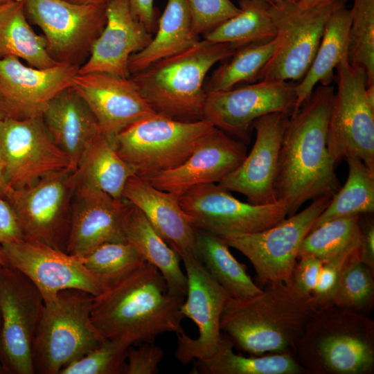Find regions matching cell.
Instances as JSON below:
<instances>
[{
  "mask_svg": "<svg viewBox=\"0 0 374 374\" xmlns=\"http://www.w3.org/2000/svg\"><path fill=\"white\" fill-rule=\"evenodd\" d=\"M93 299L88 292L69 289L44 303L33 350L35 373L59 374L106 340L91 322Z\"/></svg>",
  "mask_w": 374,
  "mask_h": 374,
  "instance_id": "obj_6",
  "label": "cell"
},
{
  "mask_svg": "<svg viewBox=\"0 0 374 374\" xmlns=\"http://www.w3.org/2000/svg\"><path fill=\"white\" fill-rule=\"evenodd\" d=\"M332 303L368 315L374 305V269L360 257L350 260L341 275Z\"/></svg>",
  "mask_w": 374,
  "mask_h": 374,
  "instance_id": "obj_39",
  "label": "cell"
},
{
  "mask_svg": "<svg viewBox=\"0 0 374 374\" xmlns=\"http://www.w3.org/2000/svg\"><path fill=\"white\" fill-rule=\"evenodd\" d=\"M195 235L200 261L231 298L244 299L262 291L247 273L245 265L232 255L222 238L197 229Z\"/></svg>",
  "mask_w": 374,
  "mask_h": 374,
  "instance_id": "obj_32",
  "label": "cell"
},
{
  "mask_svg": "<svg viewBox=\"0 0 374 374\" xmlns=\"http://www.w3.org/2000/svg\"><path fill=\"white\" fill-rule=\"evenodd\" d=\"M0 374H5V371L1 364V360H0Z\"/></svg>",
  "mask_w": 374,
  "mask_h": 374,
  "instance_id": "obj_54",
  "label": "cell"
},
{
  "mask_svg": "<svg viewBox=\"0 0 374 374\" xmlns=\"http://www.w3.org/2000/svg\"><path fill=\"white\" fill-rule=\"evenodd\" d=\"M131 346L126 340L106 339L98 348L66 366L59 374H125Z\"/></svg>",
  "mask_w": 374,
  "mask_h": 374,
  "instance_id": "obj_41",
  "label": "cell"
},
{
  "mask_svg": "<svg viewBox=\"0 0 374 374\" xmlns=\"http://www.w3.org/2000/svg\"><path fill=\"white\" fill-rule=\"evenodd\" d=\"M22 1L29 22L42 30L50 56L60 64L82 65L105 26L107 3Z\"/></svg>",
  "mask_w": 374,
  "mask_h": 374,
  "instance_id": "obj_12",
  "label": "cell"
},
{
  "mask_svg": "<svg viewBox=\"0 0 374 374\" xmlns=\"http://www.w3.org/2000/svg\"><path fill=\"white\" fill-rule=\"evenodd\" d=\"M179 202L195 229L219 237L261 231L288 216L282 201L262 205L243 202L217 184L195 186L181 195Z\"/></svg>",
  "mask_w": 374,
  "mask_h": 374,
  "instance_id": "obj_14",
  "label": "cell"
},
{
  "mask_svg": "<svg viewBox=\"0 0 374 374\" xmlns=\"http://www.w3.org/2000/svg\"><path fill=\"white\" fill-rule=\"evenodd\" d=\"M271 4L279 3H297L298 0H268Z\"/></svg>",
  "mask_w": 374,
  "mask_h": 374,
  "instance_id": "obj_53",
  "label": "cell"
},
{
  "mask_svg": "<svg viewBox=\"0 0 374 374\" xmlns=\"http://www.w3.org/2000/svg\"><path fill=\"white\" fill-rule=\"evenodd\" d=\"M2 251L8 264L26 275L41 293L44 303L64 290H82L96 296L112 283L89 270L82 258L31 240L7 243Z\"/></svg>",
  "mask_w": 374,
  "mask_h": 374,
  "instance_id": "obj_17",
  "label": "cell"
},
{
  "mask_svg": "<svg viewBox=\"0 0 374 374\" xmlns=\"http://www.w3.org/2000/svg\"><path fill=\"white\" fill-rule=\"evenodd\" d=\"M348 62L362 67L374 85V0H354L350 9Z\"/></svg>",
  "mask_w": 374,
  "mask_h": 374,
  "instance_id": "obj_38",
  "label": "cell"
},
{
  "mask_svg": "<svg viewBox=\"0 0 374 374\" xmlns=\"http://www.w3.org/2000/svg\"><path fill=\"white\" fill-rule=\"evenodd\" d=\"M71 87L94 114L100 133L110 140L115 141L123 130L155 114L130 78L105 73H77Z\"/></svg>",
  "mask_w": 374,
  "mask_h": 374,
  "instance_id": "obj_21",
  "label": "cell"
},
{
  "mask_svg": "<svg viewBox=\"0 0 374 374\" xmlns=\"http://www.w3.org/2000/svg\"><path fill=\"white\" fill-rule=\"evenodd\" d=\"M316 309L311 296L301 292L292 278L268 284L250 298L229 297L222 313L220 329L233 346L246 353L294 356Z\"/></svg>",
  "mask_w": 374,
  "mask_h": 374,
  "instance_id": "obj_3",
  "label": "cell"
},
{
  "mask_svg": "<svg viewBox=\"0 0 374 374\" xmlns=\"http://www.w3.org/2000/svg\"><path fill=\"white\" fill-rule=\"evenodd\" d=\"M175 251L184 263L187 277L186 299L180 310L184 318L194 321L199 332L196 339L185 332L177 335L175 356L186 365L195 360H206L217 351L222 337V313L231 296L208 272L199 259L186 251Z\"/></svg>",
  "mask_w": 374,
  "mask_h": 374,
  "instance_id": "obj_18",
  "label": "cell"
},
{
  "mask_svg": "<svg viewBox=\"0 0 374 374\" xmlns=\"http://www.w3.org/2000/svg\"><path fill=\"white\" fill-rule=\"evenodd\" d=\"M133 15L139 19L151 33H155L159 15L154 6V0H128Z\"/></svg>",
  "mask_w": 374,
  "mask_h": 374,
  "instance_id": "obj_48",
  "label": "cell"
},
{
  "mask_svg": "<svg viewBox=\"0 0 374 374\" xmlns=\"http://www.w3.org/2000/svg\"><path fill=\"white\" fill-rule=\"evenodd\" d=\"M296 84L293 81L263 80L206 93L203 118L245 143L257 118L275 112L292 115Z\"/></svg>",
  "mask_w": 374,
  "mask_h": 374,
  "instance_id": "obj_16",
  "label": "cell"
},
{
  "mask_svg": "<svg viewBox=\"0 0 374 374\" xmlns=\"http://www.w3.org/2000/svg\"><path fill=\"white\" fill-rule=\"evenodd\" d=\"M12 190L6 184L0 166V195L6 197Z\"/></svg>",
  "mask_w": 374,
  "mask_h": 374,
  "instance_id": "obj_51",
  "label": "cell"
},
{
  "mask_svg": "<svg viewBox=\"0 0 374 374\" xmlns=\"http://www.w3.org/2000/svg\"><path fill=\"white\" fill-rule=\"evenodd\" d=\"M356 257L361 258V244L323 261L317 284L310 294L316 308L332 304L341 275L347 264Z\"/></svg>",
  "mask_w": 374,
  "mask_h": 374,
  "instance_id": "obj_43",
  "label": "cell"
},
{
  "mask_svg": "<svg viewBox=\"0 0 374 374\" xmlns=\"http://www.w3.org/2000/svg\"><path fill=\"white\" fill-rule=\"evenodd\" d=\"M233 344L222 333L217 351L206 360H195L193 371L202 374H304L290 354L244 357L233 352ZM191 372V373H193Z\"/></svg>",
  "mask_w": 374,
  "mask_h": 374,
  "instance_id": "obj_33",
  "label": "cell"
},
{
  "mask_svg": "<svg viewBox=\"0 0 374 374\" xmlns=\"http://www.w3.org/2000/svg\"><path fill=\"white\" fill-rule=\"evenodd\" d=\"M8 117H10L9 111L3 95L0 89V121Z\"/></svg>",
  "mask_w": 374,
  "mask_h": 374,
  "instance_id": "obj_50",
  "label": "cell"
},
{
  "mask_svg": "<svg viewBox=\"0 0 374 374\" xmlns=\"http://www.w3.org/2000/svg\"><path fill=\"white\" fill-rule=\"evenodd\" d=\"M123 231L126 242L145 261L158 269L169 292L186 296L187 277L181 268L180 257L155 231L141 211L132 204L124 218Z\"/></svg>",
  "mask_w": 374,
  "mask_h": 374,
  "instance_id": "obj_28",
  "label": "cell"
},
{
  "mask_svg": "<svg viewBox=\"0 0 374 374\" xmlns=\"http://www.w3.org/2000/svg\"><path fill=\"white\" fill-rule=\"evenodd\" d=\"M130 205L123 198L77 186L71 202L66 253L82 258L104 243L126 242L123 222Z\"/></svg>",
  "mask_w": 374,
  "mask_h": 374,
  "instance_id": "obj_23",
  "label": "cell"
},
{
  "mask_svg": "<svg viewBox=\"0 0 374 374\" xmlns=\"http://www.w3.org/2000/svg\"><path fill=\"white\" fill-rule=\"evenodd\" d=\"M67 1L79 4H102L107 3L110 0H66Z\"/></svg>",
  "mask_w": 374,
  "mask_h": 374,
  "instance_id": "obj_52",
  "label": "cell"
},
{
  "mask_svg": "<svg viewBox=\"0 0 374 374\" xmlns=\"http://www.w3.org/2000/svg\"><path fill=\"white\" fill-rule=\"evenodd\" d=\"M247 154L244 142L214 126L200 138L181 164L144 179L179 197L195 186L219 183L241 164Z\"/></svg>",
  "mask_w": 374,
  "mask_h": 374,
  "instance_id": "obj_20",
  "label": "cell"
},
{
  "mask_svg": "<svg viewBox=\"0 0 374 374\" xmlns=\"http://www.w3.org/2000/svg\"><path fill=\"white\" fill-rule=\"evenodd\" d=\"M184 299L170 294L160 271L146 261L94 296L91 319L105 339L152 344L161 334L184 332Z\"/></svg>",
  "mask_w": 374,
  "mask_h": 374,
  "instance_id": "obj_2",
  "label": "cell"
},
{
  "mask_svg": "<svg viewBox=\"0 0 374 374\" xmlns=\"http://www.w3.org/2000/svg\"><path fill=\"white\" fill-rule=\"evenodd\" d=\"M348 0L302 8L296 3L271 4L276 30L274 51L258 80L300 81L308 71L330 14Z\"/></svg>",
  "mask_w": 374,
  "mask_h": 374,
  "instance_id": "obj_8",
  "label": "cell"
},
{
  "mask_svg": "<svg viewBox=\"0 0 374 374\" xmlns=\"http://www.w3.org/2000/svg\"><path fill=\"white\" fill-rule=\"evenodd\" d=\"M323 263V260L312 255L298 257L292 278L301 292L310 296L317 284Z\"/></svg>",
  "mask_w": 374,
  "mask_h": 374,
  "instance_id": "obj_45",
  "label": "cell"
},
{
  "mask_svg": "<svg viewBox=\"0 0 374 374\" xmlns=\"http://www.w3.org/2000/svg\"><path fill=\"white\" fill-rule=\"evenodd\" d=\"M344 160L348 168L346 183L332 197L310 231L333 219L374 212V170L358 158Z\"/></svg>",
  "mask_w": 374,
  "mask_h": 374,
  "instance_id": "obj_34",
  "label": "cell"
},
{
  "mask_svg": "<svg viewBox=\"0 0 374 374\" xmlns=\"http://www.w3.org/2000/svg\"><path fill=\"white\" fill-rule=\"evenodd\" d=\"M44 305L26 275L0 265V360L5 373L35 374L33 350Z\"/></svg>",
  "mask_w": 374,
  "mask_h": 374,
  "instance_id": "obj_11",
  "label": "cell"
},
{
  "mask_svg": "<svg viewBox=\"0 0 374 374\" xmlns=\"http://www.w3.org/2000/svg\"><path fill=\"white\" fill-rule=\"evenodd\" d=\"M335 70L337 90L328 123V151L336 166L352 157L374 170V107L366 97V72L348 61L338 64Z\"/></svg>",
  "mask_w": 374,
  "mask_h": 374,
  "instance_id": "obj_9",
  "label": "cell"
},
{
  "mask_svg": "<svg viewBox=\"0 0 374 374\" xmlns=\"http://www.w3.org/2000/svg\"><path fill=\"white\" fill-rule=\"evenodd\" d=\"M294 357L308 374H371L374 321L368 315L329 304L317 308Z\"/></svg>",
  "mask_w": 374,
  "mask_h": 374,
  "instance_id": "obj_5",
  "label": "cell"
},
{
  "mask_svg": "<svg viewBox=\"0 0 374 374\" xmlns=\"http://www.w3.org/2000/svg\"><path fill=\"white\" fill-rule=\"evenodd\" d=\"M267 1H268L269 3V1L268 0H266Z\"/></svg>",
  "mask_w": 374,
  "mask_h": 374,
  "instance_id": "obj_57",
  "label": "cell"
},
{
  "mask_svg": "<svg viewBox=\"0 0 374 374\" xmlns=\"http://www.w3.org/2000/svg\"><path fill=\"white\" fill-rule=\"evenodd\" d=\"M213 127L204 118L183 121L155 113L118 134L115 148L135 176L148 179L181 164Z\"/></svg>",
  "mask_w": 374,
  "mask_h": 374,
  "instance_id": "obj_7",
  "label": "cell"
},
{
  "mask_svg": "<svg viewBox=\"0 0 374 374\" xmlns=\"http://www.w3.org/2000/svg\"><path fill=\"white\" fill-rule=\"evenodd\" d=\"M334 94L331 84L318 86L290 117L274 183L276 199L287 205L288 216L306 202L333 196L341 188L327 146Z\"/></svg>",
  "mask_w": 374,
  "mask_h": 374,
  "instance_id": "obj_1",
  "label": "cell"
},
{
  "mask_svg": "<svg viewBox=\"0 0 374 374\" xmlns=\"http://www.w3.org/2000/svg\"><path fill=\"white\" fill-rule=\"evenodd\" d=\"M238 3L240 12L203 35V39L215 43H229L238 48L276 37L270 3L266 0H238Z\"/></svg>",
  "mask_w": 374,
  "mask_h": 374,
  "instance_id": "obj_35",
  "label": "cell"
},
{
  "mask_svg": "<svg viewBox=\"0 0 374 374\" xmlns=\"http://www.w3.org/2000/svg\"><path fill=\"white\" fill-rule=\"evenodd\" d=\"M1 307H0V328H1Z\"/></svg>",
  "mask_w": 374,
  "mask_h": 374,
  "instance_id": "obj_56",
  "label": "cell"
},
{
  "mask_svg": "<svg viewBox=\"0 0 374 374\" xmlns=\"http://www.w3.org/2000/svg\"><path fill=\"white\" fill-rule=\"evenodd\" d=\"M106 24L78 73H105L129 78L130 57L143 50L153 35L132 13L128 0H110Z\"/></svg>",
  "mask_w": 374,
  "mask_h": 374,
  "instance_id": "obj_24",
  "label": "cell"
},
{
  "mask_svg": "<svg viewBox=\"0 0 374 374\" xmlns=\"http://www.w3.org/2000/svg\"><path fill=\"white\" fill-rule=\"evenodd\" d=\"M361 230V260L374 269L373 213L359 215Z\"/></svg>",
  "mask_w": 374,
  "mask_h": 374,
  "instance_id": "obj_47",
  "label": "cell"
},
{
  "mask_svg": "<svg viewBox=\"0 0 374 374\" xmlns=\"http://www.w3.org/2000/svg\"><path fill=\"white\" fill-rule=\"evenodd\" d=\"M75 171L51 172L30 186L12 189L5 197L16 214L24 239L36 240L66 252Z\"/></svg>",
  "mask_w": 374,
  "mask_h": 374,
  "instance_id": "obj_13",
  "label": "cell"
},
{
  "mask_svg": "<svg viewBox=\"0 0 374 374\" xmlns=\"http://www.w3.org/2000/svg\"><path fill=\"white\" fill-rule=\"evenodd\" d=\"M82 261L89 270L107 278L111 283L146 262L127 242L104 243L82 258Z\"/></svg>",
  "mask_w": 374,
  "mask_h": 374,
  "instance_id": "obj_40",
  "label": "cell"
},
{
  "mask_svg": "<svg viewBox=\"0 0 374 374\" xmlns=\"http://www.w3.org/2000/svg\"><path fill=\"white\" fill-rule=\"evenodd\" d=\"M236 49L229 43L200 39L129 78L155 113L183 121L203 119L206 74Z\"/></svg>",
  "mask_w": 374,
  "mask_h": 374,
  "instance_id": "obj_4",
  "label": "cell"
},
{
  "mask_svg": "<svg viewBox=\"0 0 374 374\" xmlns=\"http://www.w3.org/2000/svg\"><path fill=\"white\" fill-rule=\"evenodd\" d=\"M0 166L12 189L30 186L51 172L71 169L69 158L53 141L42 117L0 121Z\"/></svg>",
  "mask_w": 374,
  "mask_h": 374,
  "instance_id": "obj_15",
  "label": "cell"
},
{
  "mask_svg": "<svg viewBox=\"0 0 374 374\" xmlns=\"http://www.w3.org/2000/svg\"><path fill=\"white\" fill-rule=\"evenodd\" d=\"M333 0H298L296 4L302 8H311L329 3Z\"/></svg>",
  "mask_w": 374,
  "mask_h": 374,
  "instance_id": "obj_49",
  "label": "cell"
},
{
  "mask_svg": "<svg viewBox=\"0 0 374 374\" xmlns=\"http://www.w3.org/2000/svg\"><path fill=\"white\" fill-rule=\"evenodd\" d=\"M75 172L77 186L100 190L116 199L123 198L127 181L135 176L118 154L115 141L100 133L90 145Z\"/></svg>",
  "mask_w": 374,
  "mask_h": 374,
  "instance_id": "obj_31",
  "label": "cell"
},
{
  "mask_svg": "<svg viewBox=\"0 0 374 374\" xmlns=\"http://www.w3.org/2000/svg\"><path fill=\"white\" fill-rule=\"evenodd\" d=\"M360 244L359 215L339 217L310 231L301 242L298 257L312 255L325 261Z\"/></svg>",
  "mask_w": 374,
  "mask_h": 374,
  "instance_id": "obj_37",
  "label": "cell"
},
{
  "mask_svg": "<svg viewBox=\"0 0 374 374\" xmlns=\"http://www.w3.org/2000/svg\"><path fill=\"white\" fill-rule=\"evenodd\" d=\"M12 0H0V5L9 2Z\"/></svg>",
  "mask_w": 374,
  "mask_h": 374,
  "instance_id": "obj_55",
  "label": "cell"
},
{
  "mask_svg": "<svg viewBox=\"0 0 374 374\" xmlns=\"http://www.w3.org/2000/svg\"><path fill=\"white\" fill-rule=\"evenodd\" d=\"M79 68L60 64L37 69L24 65L14 56L0 58V89L10 116L18 119L42 117L53 98L72 86Z\"/></svg>",
  "mask_w": 374,
  "mask_h": 374,
  "instance_id": "obj_22",
  "label": "cell"
},
{
  "mask_svg": "<svg viewBox=\"0 0 374 374\" xmlns=\"http://www.w3.org/2000/svg\"><path fill=\"white\" fill-rule=\"evenodd\" d=\"M137 348H129L125 374H155L165 354L159 346L143 343Z\"/></svg>",
  "mask_w": 374,
  "mask_h": 374,
  "instance_id": "obj_44",
  "label": "cell"
},
{
  "mask_svg": "<svg viewBox=\"0 0 374 374\" xmlns=\"http://www.w3.org/2000/svg\"><path fill=\"white\" fill-rule=\"evenodd\" d=\"M290 116L275 112L253 123L256 140L241 164L217 184L244 195L249 203L269 204L276 202L274 183L283 135Z\"/></svg>",
  "mask_w": 374,
  "mask_h": 374,
  "instance_id": "obj_19",
  "label": "cell"
},
{
  "mask_svg": "<svg viewBox=\"0 0 374 374\" xmlns=\"http://www.w3.org/2000/svg\"><path fill=\"white\" fill-rule=\"evenodd\" d=\"M350 22V9L346 8V3L338 6L330 14L312 64L295 86L296 101L292 114L310 96L317 84H331L337 65L348 61Z\"/></svg>",
  "mask_w": 374,
  "mask_h": 374,
  "instance_id": "obj_27",
  "label": "cell"
},
{
  "mask_svg": "<svg viewBox=\"0 0 374 374\" xmlns=\"http://www.w3.org/2000/svg\"><path fill=\"white\" fill-rule=\"evenodd\" d=\"M10 55L37 69L60 64L48 54L44 35H37L31 27L22 0L0 5V58Z\"/></svg>",
  "mask_w": 374,
  "mask_h": 374,
  "instance_id": "obj_30",
  "label": "cell"
},
{
  "mask_svg": "<svg viewBox=\"0 0 374 374\" xmlns=\"http://www.w3.org/2000/svg\"><path fill=\"white\" fill-rule=\"evenodd\" d=\"M332 197H318L301 211L261 231L220 238L249 260L261 285L289 280L301 242Z\"/></svg>",
  "mask_w": 374,
  "mask_h": 374,
  "instance_id": "obj_10",
  "label": "cell"
},
{
  "mask_svg": "<svg viewBox=\"0 0 374 374\" xmlns=\"http://www.w3.org/2000/svg\"><path fill=\"white\" fill-rule=\"evenodd\" d=\"M42 118L53 141L67 156L70 168L75 171L100 134L94 114L70 87L53 98Z\"/></svg>",
  "mask_w": 374,
  "mask_h": 374,
  "instance_id": "obj_26",
  "label": "cell"
},
{
  "mask_svg": "<svg viewBox=\"0 0 374 374\" xmlns=\"http://www.w3.org/2000/svg\"><path fill=\"white\" fill-rule=\"evenodd\" d=\"M275 46L276 38L237 48L212 73L204 83L205 91H224L240 84L257 82L259 73L271 58Z\"/></svg>",
  "mask_w": 374,
  "mask_h": 374,
  "instance_id": "obj_36",
  "label": "cell"
},
{
  "mask_svg": "<svg viewBox=\"0 0 374 374\" xmlns=\"http://www.w3.org/2000/svg\"><path fill=\"white\" fill-rule=\"evenodd\" d=\"M192 26L199 36L212 31L240 12L230 0H186Z\"/></svg>",
  "mask_w": 374,
  "mask_h": 374,
  "instance_id": "obj_42",
  "label": "cell"
},
{
  "mask_svg": "<svg viewBox=\"0 0 374 374\" xmlns=\"http://www.w3.org/2000/svg\"><path fill=\"white\" fill-rule=\"evenodd\" d=\"M24 239L14 209L9 202L0 195V265H6L2 245Z\"/></svg>",
  "mask_w": 374,
  "mask_h": 374,
  "instance_id": "obj_46",
  "label": "cell"
},
{
  "mask_svg": "<svg viewBox=\"0 0 374 374\" xmlns=\"http://www.w3.org/2000/svg\"><path fill=\"white\" fill-rule=\"evenodd\" d=\"M199 36L193 30L186 0H167L159 17L155 35L143 50L132 55L127 62L130 76L153 63L195 45Z\"/></svg>",
  "mask_w": 374,
  "mask_h": 374,
  "instance_id": "obj_29",
  "label": "cell"
},
{
  "mask_svg": "<svg viewBox=\"0 0 374 374\" xmlns=\"http://www.w3.org/2000/svg\"><path fill=\"white\" fill-rule=\"evenodd\" d=\"M123 198L145 215L159 235L174 250L186 251L199 258L195 229L182 210L179 197L133 176L127 181Z\"/></svg>",
  "mask_w": 374,
  "mask_h": 374,
  "instance_id": "obj_25",
  "label": "cell"
}]
</instances>
